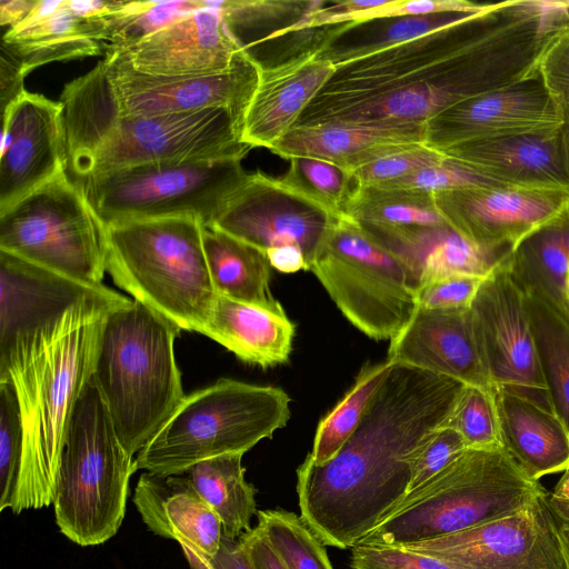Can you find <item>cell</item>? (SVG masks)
<instances>
[{
	"instance_id": "1",
	"label": "cell",
	"mask_w": 569,
	"mask_h": 569,
	"mask_svg": "<svg viewBox=\"0 0 569 569\" xmlns=\"http://www.w3.org/2000/svg\"><path fill=\"white\" fill-rule=\"evenodd\" d=\"M568 24L559 1L492 3L431 33L336 66L296 126L426 124L457 103L538 73L545 51Z\"/></svg>"
},
{
	"instance_id": "2",
	"label": "cell",
	"mask_w": 569,
	"mask_h": 569,
	"mask_svg": "<svg viewBox=\"0 0 569 569\" xmlns=\"http://www.w3.org/2000/svg\"><path fill=\"white\" fill-rule=\"evenodd\" d=\"M465 383L391 362L339 452L297 469L300 517L339 549L365 538L408 493L415 458L450 416Z\"/></svg>"
},
{
	"instance_id": "3",
	"label": "cell",
	"mask_w": 569,
	"mask_h": 569,
	"mask_svg": "<svg viewBox=\"0 0 569 569\" xmlns=\"http://www.w3.org/2000/svg\"><path fill=\"white\" fill-rule=\"evenodd\" d=\"M130 301L104 286L52 322L0 348V382L14 388L23 436L12 513L53 503L70 422L93 376L104 320Z\"/></svg>"
},
{
	"instance_id": "4",
	"label": "cell",
	"mask_w": 569,
	"mask_h": 569,
	"mask_svg": "<svg viewBox=\"0 0 569 569\" xmlns=\"http://www.w3.org/2000/svg\"><path fill=\"white\" fill-rule=\"evenodd\" d=\"M68 169L79 178L164 163L241 160L242 120L224 108L156 116H120L74 79L61 93Z\"/></svg>"
},
{
	"instance_id": "5",
	"label": "cell",
	"mask_w": 569,
	"mask_h": 569,
	"mask_svg": "<svg viewBox=\"0 0 569 569\" xmlns=\"http://www.w3.org/2000/svg\"><path fill=\"white\" fill-rule=\"evenodd\" d=\"M180 331L133 299L104 320L93 378L121 445L133 457L186 396L174 356Z\"/></svg>"
},
{
	"instance_id": "6",
	"label": "cell",
	"mask_w": 569,
	"mask_h": 569,
	"mask_svg": "<svg viewBox=\"0 0 569 569\" xmlns=\"http://www.w3.org/2000/svg\"><path fill=\"white\" fill-rule=\"evenodd\" d=\"M194 217L106 226V270L131 298L181 330L202 333L217 299Z\"/></svg>"
},
{
	"instance_id": "7",
	"label": "cell",
	"mask_w": 569,
	"mask_h": 569,
	"mask_svg": "<svg viewBox=\"0 0 569 569\" xmlns=\"http://www.w3.org/2000/svg\"><path fill=\"white\" fill-rule=\"evenodd\" d=\"M546 492L503 447L468 448L408 492L358 543L403 546L509 515Z\"/></svg>"
},
{
	"instance_id": "8",
	"label": "cell",
	"mask_w": 569,
	"mask_h": 569,
	"mask_svg": "<svg viewBox=\"0 0 569 569\" xmlns=\"http://www.w3.org/2000/svg\"><path fill=\"white\" fill-rule=\"evenodd\" d=\"M290 401L281 388L219 379L183 397L134 456L136 471L182 475L203 460L243 455L287 425Z\"/></svg>"
},
{
	"instance_id": "9",
	"label": "cell",
	"mask_w": 569,
	"mask_h": 569,
	"mask_svg": "<svg viewBox=\"0 0 569 569\" xmlns=\"http://www.w3.org/2000/svg\"><path fill=\"white\" fill-rule=\"evenodd\" d=\"M134 472V457L121 445L92 376L74 408L54 488L60 532L81 547L111 539Z\"/></svg>"
},
{
	"instance_id": "10",
	"label": "cell",
	"mask_w": 569,
	"mask_h": 569,
	"mask_svg": "<svg viewBox=\"0 0 569 569\" xmlns=\"http://www.w3.org/2000/svg\"><path fill=\"white\" fill-rule=\"evenodd\" d=\"M342 315L375 340H391L416 309V284L403 262L361 223L342 214L310 267Z\"/></svg>"
},
{
	"instance_id": "11",
	"label": "cell",
	"mask_w": 569,
	"mask_h": 569,
	"mask_svg": "<svg viewBox=\"0 0 569 569\" xmlns=\"http://www.w3.org/2000/svg\"><path fill=\"white\" fill-rule=\"evenodd\" d=\"M0 250L86 286H103L106 224L67 172L0 212Z\"/></svg>"
},
{
	"instance_id": "12",
	"label": "cell",
	"mask_w": 569,
	"mask_h": 569,
	"mask_svg": "<svg viewBox=\"0 0 569 569\" xmlns=\"http://www.w3.org/2000/svg\"><path fill=\"white\" fill-rule=\"evenodd\" d=\"M246 173L241 160H227L141 164L74 181L106 226L167 217L209 226Z\"/></svg>"
},
{
	"instance_id": "13",
	"label": "cell",
	"mask_w": 569,
	"mask_h": 569,
	"mask_svg": "<svg viewBox=\"0 0 569 569\" xmlns=\"http://www.w3.org/2000/svg\"><path fill=\"white\" fill-rule=\"evenodd\" d=\"M260 66L244 50L218 73L161 76L134 69L109 52L76 80L101 106L120 116H156L224 108L243 120L259 80Z\"/></svg>"
},
{
	"instance_id": "14",
	"label": "cell",
	"mask_w": 569,
	"mask_h": 569,
	"mask_svg": "<svg viewBox=\"0 0 569 569\" xmlns=\"http://www.w3.org/2000/svg\"><path fill=\"white\" fill-rule=\"evenodd\" d=\"M470 312L493 390L552 410L526 295L511 272L510 258L483 279Z\"/></svg>"
},
{
	"instance_id": "15",
	"label": "cell",
	"mask_w": 569,
	"mask_h": 569,
	"mask_svg": "<svg viewBox=\"0 0 569 569\" xmlns=\"http://www.w3.org/2000/svg\"><path fill=\"white\" fill-rule=\"evenodd\" d=\"M548 497L546 491L509 515L460 532L397 547L455 569H569Z\"/></svg>"
},
{
	"instance_id": "16",
	"label": "cell",
	"mask_w": 569,
	"mask_h": 569,
	"mask_svg": "<svg viewBox=\"0 0 569 569\" xmlns=\"http://www.w3.org/2000/svg\"><path fill=\"white\" fill-rule=\"evenodd\" d=\"M342 214L332 212L281 178L246 173L209 224L264 254L282 246L299 247L310 267L329 230Z\"/></svg>"
},
{
	"instance_id": "17",
	"label": "cell",
	"mask_w": 569,
	"mask_h": 569,
	"mask_svg": "<svg viewBox=\"0 0 569 569\" xmlns=\"http://www.w3.org/2000/svg\"><path fill=\"white\" fill-rule=\"evenodd\" d=\"M443 220L483 248H511L569 209V192L507 184L435 193Z\"/></svg>"
},
{
	"instance_id": "18",
	"label": "cell",
	"mask_w": 569,
	"mask_h": 569,
	"mask_svg": "<svg viewBox=\"0 0 569 569\" xmlns=\"http://www.w3.org/2000/svg\"><path fill=\"white\" fill-rule=\"evenodd\" d=\"M67 169L61 102L24 91L2 111L0 212Z\"/></svg>"
},
{
	"instance_id": "19",
	"label": "cell",
	"mask_w": 569,
	"mask_h": 569,
	"mask_svg": "<svg viewBox=\"0 0 569 569\" xmlns=\"http://www.w3.org/2000/svg\"><path fill=\"white\" fill-rule=\"evenodd\" d=\"M122 1L37 0L29 17L7 29L1 49L28 74L53 61L107 54L111 17Z\"/></svg>"
},
{
	"instance_id": "20",
	"label": "cell",
	"mask_w": 569,
	"mask_h": 569,
	"mask_svg": "<svg viewBox=\"0 0 569 569\" xmlns=\"http://www.w3.org/2000/svg\"><path fill=\"white\" fill-rule=\"evenodd\" d=\"M560 124L557 107L538 73L457 103L426 122L436 150Z\"/></svg>"
},
{
	"instance_id": "21",
	"label": "cell",
	"mask_w": 569,
	"mask_h": 569,
	"mask_svg": "<svg viewBox=\"0 0 569 569\" xmlns=\"http://www.w3.org/2000/svg\"><path fill=\"white\" fill-rule=\"evenodd\" d=\"M241 50L214 1L203 0L200 9L116 52L146 73L197 76L229 69Z\"/></svg>"
},
{
	"instance_id": "22",
	"label": "cell",
	"mask_w": 569,
	"mask_h": 569,
	"mask_svg": "<svg viewBox=\"0 0 569 569\" xmlns=\"http://www.w3.org/2000/svg\"><path fill=\"white\" fill-rule=\"evenodd\" d=\"M559 126L465 142L441 152L501 184L569 192V153Z\"/></svg>"
},
{
	"instance_id": "23",
	"label": "cell",
	"mask_w": 569,
	"mask_h": 569,
	"mask_svg": "<svg viewBox=\"0 0 569 569\" xmlns=\"http://www.w3.org/2000/svg\"><path fill=\"white\" fill-rule=\"evenodd\" d=\"M387 359L445 375L467 386L493 390L470 308L417 307L407 326L390 340Z\"/></svg>"
},
{
	"instance_id": "24",
	"label": "cell",
	"mask_w": 569,
	"mask_h": 569,
	"mask_svg": "<svg viewBox=\"0 0 569 569\" xmlns=\"http://www.w3.org/2000/svg\"><path fill=\"white\" fill-rule=\"evenodd\" d=\"M335 70L319 51L260 67L258 84L243 116L241 140L251 148L270 149L297 124Z\"/></svg>"
},
{
	"instance_id": "25",
	"label": "cell",
	"mask_w": 569,
	"mask_h": 569,
	"mask_svg": "<svg viewBox=\"0 0 569 569\" xmlns=\"http://www.w3.org/2000/svg\"><path fill=\"white\" fill-rule=\"evenodd\" d=\"M143 523L154 535L177 541L186 557L212 558L220 548V519L182 475L143 471L132 498Z\"/></svg>"
},
{
	"instance_id": "26",
	"label": "cell",
	"mask_w": 569,
	"mask_h": 569,
	"mask_svg": "<svg viewBox=\"0 0 569 569\" xmlns=\"http://www.w3.org/2000/svg\"><path fill=\"white\" fill-rule=\"evenodd\" d=\"M0 250V348L100 291Z\"/></svg>"
},
{
	"instance_id": "27",
	"label": "cell",
	"mask_w": 569,
	"mask_h": 569,
	"mask_svg": "<svg viewBox=\"0 0 569 569\" xmlns=\"http://www.w3.org/2000/svg\"><path fill=\"white\" fill-rule=\"evenodd\" d=\"M365 228L403 262L415 281L416 291L431 281L453 274L486 278L512 252L511 248L477 246L448 223Z\"/></svg>"
},
{
	"instance_id": "28",
	"label": "cell",
	"mask_w": 569,
	"mask_h": 569,
	"mask_svg": "<svg viewBox=\"0 0 569 569\" xmlns=\"http://www.w3.org/2000/svg\"><path fill=\"white\" fill-rule=\"evenodd\" d=\"M426 141V124L392 122H327L296 126L269 150L283 158H317L349 171L380 147Z\"/></svg>"
},
{
	"instance_id": "29",
	"label": "cell",
	"mask_w": 569,
	"mask_h": 569,
	"mask_svg": "<svg viewBox=\"0 0 569 569\" xmlns=\"http://www.w3.org/2000/svg\"><path fill=\"white\" fill-rule=\"evenodd\" d=\"M501 445L532 480L569 469V430L551 409L495 390Z\"/></svg>"
},
{
	"instance_id": "30",
	"label": "cell",
	"mask_w": 569,
	"mask_h": 569,
	"mask_svg": "<svg viewBox=\"0 0 569 569\" xmlns=\"http://www.w3.org/2000/svg\"><path fill=\"white\" fill-rule=\"evenodd\" d=\"M295 332L282 307L269 308L218 295L201 335L246 363L270 368L289 361Z\"/></svg>"
},
{
	"instance_id": "31",
	"label": "cell",
	"mask_w": 569,
	"mask_h": 569,
	"mask_svg": "<svg viewBox=\"0 0 569 569\" xmlns=\"http://www.w3.org/2000/svg\"><path fill=\"white\" fill-rule=\"evenodd\" d=\"M510 268L523 291L569 315V209L522 239L512 250Z\"/></svg>"
},
{
	"instance_id": "32",
	"label": "cell",
	"mask_w": 569,
	"mask_h": 569,
	"mask_svg": "<svg viewBox=\"0 0 569 569\" xmlns=\"http://www.w3.org/2000/svg\"><path fill=\"white\" fill-rule=\"evenodd\" d=\"M203 248L218 295L232 300L280 308L270 289L271 266L257 248L203 224Z\"/></svg>"
},
{
	"instance_id": "33",
	"label": "cell",
	"mask_w": 569,
	"mask_h": 569,
	"mask_svg": "<svg viewBox=\"0 0 569 569\" xmlns=\"http://www.w3.org/2000/svg\"><path fill=\"white\" fill-rule=\"evenodd\" d=\"M242 456L224 455L203 460L184 472L220 519L222 537L231 540L249 532L251 518L257 515V491L244 478Z\"/></svg>"
},
{
	"instance_id": "34",
	"label": "cell",
	"mask_w": 569,
	"mask_h": 569,
	"mask_svg": "<svg viewBox=\"0 0 569 569\" xmlns=\"http://www.w3.org/2000/svg\"><path fill=\"white\" fill-rule=\"evenodd\" d=\"M471 14L475 13L435 12L381 18L362 23L351 22L336 39L322 48L319 54L336 67L431 33Z\"/></svg>"
},
{
	"instance_id": "35",
	"label": "cell",
	"mask_w": 569,
	"mask_h": 569,
	"mask_svg": "<svg viewBox=\"0 0 569 569\" xmlns=\"http://www.w3.org/2000/svg\"><path fill=\"white\" fill-rule=\"evenodd\" d=\"M342 214L365 227L379 229L447 223L432 193L356 183Z\"/></svg>"
},
{
	"instance_id": "36",
	"label": "cell",
	"mask_w": 569,
	"mask_h": 569,
	"mask_svg": "<svg viewBox=\"0 0 569 569\" xmlns=\"http://www.w3.org/2000/svg\"><path fill=\"white\" fill-rule=\"evenodd\" d=\"M523 292L550 403L569 430V315L536 292Z\"/></svg>"
},
{
	"instance_id": "37",
	"label": "cell",
	"mask_w": 569,
	"mask_h": 569,
	"mask_svg": "<svg viewBox=\"0 0 569 569\" xmlns=\"http://www.w3.org/2000/svg\"><path fill=\"white\" fill-rule=\"evenodd\" d=\"M391 361L366 365L343 398L319 421L313 445L307 458L322 465L331 460L358 427L373 392Z\"/></svg>"
},
{
	"instance_id": "38",
	"label": "cell",
	"mask_w": 569,
	"mask_h": 569,
	"mask_svg": "<svg viewBox=\"0 0 569 569\" xmlns=\"http://www.w3.org/2000/svg\"><path fill=\"white\" fill-rule=\"evenodd\" d=\"M323 4V1L291 0L214 1L229 31L240 46L258 31L270 30L272 34L290 28Z\"/></svg>"
},
{
	"instance_id": "39",
	"label": "cell",
	"mask_w": 569,
	"mask_h": 569,
	"mask_svg": "<svg viewBox=\"0 0 569 569\" xmlns=\"http://www.w3.org/2000/svg\"><path fill=\"white\" fill-rule=\"evenodd\" d=\"M258 526L287 569H333L325 545L300 516L283 509L257 512Z\"/></svg>"
},
{
	"instance_id": "40",
	"label": "cell",
	"mask_w": 569,
	"mask_h": 569,
	"mask_svg": "<svg viewBox=\"0 0 569 569\" xmlns=\"http://www.w3.org/2000/svg\"><path fill=\"white\" fill-rule=\"evenodd\" d=\"M202 1H123L121 8L111 17L108 53L127 49L183 16L200 9Z\"/></svg>"
},
{
	"instance_id": "41",
	"label": "cell",
	"mask_w": 569,
	"mask_h": 569,
	"mask_svg": "<svg viewBox=\"0 0 569 569\" xmlns=\"http://www.w3.org/2000/svg\"><path fill=\"white\" fill-rule=\"evenodd\" d=\"M281 179L332 212L342 214V207L355 187L350 171L317 158H291Z\"/></svg>"
},
{
	"instance_id": "42",
	"label": "cell",
	"mask_w": 569,
	"mask_h": 569,
	"mask_svg": "<svg viewBox=\"0 0 569 569\" xmlns=\"http://www.w3.org/2000/svg\"><path fill=\"white\" fill-rule=\"evenodd\" d=\"M442 426L458 431L468 448L502 447L493 390L466 385Z\"/></svg>"
},
{
	"instance_id": "43",
	"label": "cell",
	"mask_w": 569,
	"mask_h": 569,
	"mask_svg": "<svg viewBox=\"0 0 569 569\" xmlns=\"http://www.w3.org/2000/svg\"><path fill=\"white\" fill-rule=\"evenodd\" d=\"M446 154L426 142L387 144L350 171L356 184L380 186L440 163Z\"/></svg>"
},
{
	"instance_id": "44",
	"label": "cell",
	"mask_w": 569,
	"mask_h": 569,
	"mask_svg": "<svg viewBox=\"0 0 569 569\" xmlns=\"http://www.w3.org/2000/svg\"><path fill=\"white\" fill-rule=\"evenodd\" d=\"M22 421L13 386L0 382V511L10 509L22 456Z\"/></svg>"
},
{
	"instance_id": "45",
	"label": "cell",
	"mask_w": 569,
	"mask_h": 569,
	"mask_svg": "<svg viewBox=\"0 0 569 569\" xmlns=\"http://www.w3.org/2000/svg\"><path fill=\"white\" fill-rule=\"evenodd\" d=\"M501 184L477 170L446 156L440 163L377 187L439 193L475 187Z\"/></svg>"
},
{
	"instance_id": "46",
	"label": "cell",
	"mask_w": 569,
	"mask_h": 569,
	"mask_svg": "<svg viewBox=\"0 0 569 569\" xmlns=\"http://www.w3.org/2000/svg\"><path fill=\"white\" fill-rule=\"evenodd\" d=\"M538 71L557 107L560 131L569 153V27L549 44Z\"/></svg>"
},
{
	"instance_id": "47",
	"label": "cell",
	"mask_w": 569,
	"mask_h": 569,
	"mask_svg": "<svg viewBox=\"0 0 569 569\" xmlns=\"http://www.w3.org/2000/svg\"><path fill=\"white\" fill-rule=\"evenodd\" d=\"M467 449L466 441L455 429L441 426L435 430L415 458L408 492L435 477Z\"/></svg>"
},
{
	"instance_id": "48",
	"label": "cell",
	"mask_w": 569,
	"mask_h": 569,
	"mask_svg": "<svg viewBox=\"0 0 569 569\" xmlns=\"http://www.w3.org/2000/svg\"><path fill=\"white\" fill-rule=\"evenodd\" d=\"M351 569H455L445 561L397 546L357 543L351 547Z\"/></svg>"
},
{
	"instance_id": "49",
	"label": "cell",
	"mask_w": 569,
	"mask_h": 569,
	"mask_svg": "<svg viewBox=\"0 0 569 569\" xmlns=\"http://www.w3.org/2000/svg\"><path fill=\"white\" fill-rule=\"evenodd\" d=\"M483 279L471 274H453L431 281L417 289V307L423 309H468Z\"/></svg>"
},
{
	"instance_id": "50",
	"label": "cell",
	"mask_w": 569,
	"mask_h": 569,
	"mask_svg": "<svg viewBox=\"0 0 569 569\" xmlns=\"http://www.w3.org/2000/svg\"><path fill=\"white\" fill-rule=\"evenodd\" d=\"M186 558L192 569H253L240 539L222 537L219 551L212 558Z\"/></svg>"
},
{
	"instance_id": "51",
	"label": "cell",
	"mask_w": 569,
	"mask_h": 569,
	"mask_svg": "<svg viewBox=\"0 0 569 569\" xmlns=\"http://www.w3.org/2000/svg\"><path fill=\"white\" fill-rule=\"evenodd\" d=\"M239 539L253 569H287L258 525Z\"/></svg>"
},
{
	"instance_id": "52",
	"label": "cell",
	"mask_w": 569,
	"mask_h": 569,
	"mask_svg": "<svg viewBox=\"0 0 569 569\" xmlns=\"http://www.w3.org/2000/svg\"><path fill=\"white\" fill-rule=\"evenodd\" d=\"M27 73L21 64L8 52L1 49L0 61V82H1V107L4 108L18 98L26 90L23 89V79Z\"/></svg>"
},
{
	"instance_id": "53",
	"label": "cell",
	"mask_w": 569,
	"mask_h": 569,
	"mask_svg": "<svg viewBox=\"0 0 569 569\" xmlns=\"http://www.w3.org/2000/svg\"><path fill=\"white\" fill-rule=\"evenodd\" d=\"M269 263L283 273H295L300 270L309 271V264L302 250L297 246H282L266 252Z\"/></svg>"
},
{
	"instance_id": "54",
	"label": "cell",
	"mask_w": 569,
	"mask_h": 569,
	"mask_svg": "<svg viewBox=\"0 0 569 569\" xmlns=\"http://www.w3.org/2000/svg\"><path fill=\"white\" fill-rule=\"evenodd\" d=\"M37 0H1L0 24L11 29L22 23L32 12Z\"/></svg>"
},
{
	"instance_id": "55",
	"label": "cell",
	"mask_w": 569,
	"mask_h": 569,
	"mask_svg": "<svg viewBox=\"0 0 569 569\" xmlns=\"http://www.w3.org/2000/svg\"><path fill=\"white\" fill-rule=\"evenodd\" d=\"M548 499L550 508L560 525L569 526V469L563 471Z\"/></svg>"
},
{
	"instance_id": "56",
	"label": "cell",
	"mask_w": 569,
	"mask_h": 569,
	"mask_svg": "<svg viewBox=\"0 0 569 569\" xmlns=\"http://www.w3.org/2000/svg\"><path fill=\"white\" fill-rule=\"evenodd\" d=\"M560 535L563 545V550L569 565V526L560 525Z\"/></svg>"
}]
</instances>
